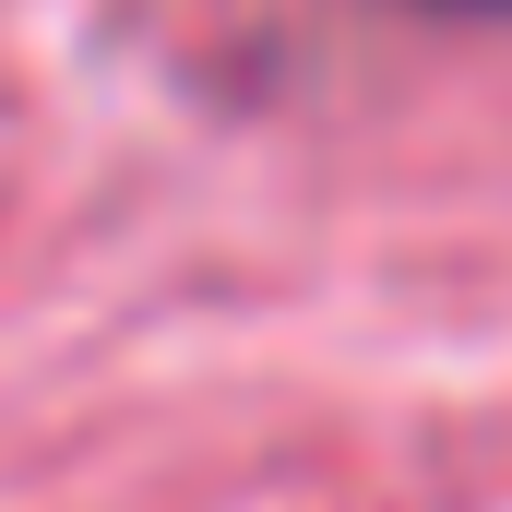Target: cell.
<instances>
[{
	"instance_id": "1",
	"label": "cell",
	"mask_w": 512,
	"mask_h": 512,
	"mask_svg": "<svg viewBox=\"0 0 512 512\" xmlns=\"http://www.w3.org/2000/svg\"><path fill=\"white\" fill-rule=\"evenodd\" d=\"M465 12H512V0H465Z\"/></svg>"
}]
</instances>
